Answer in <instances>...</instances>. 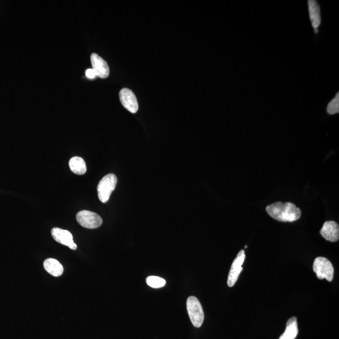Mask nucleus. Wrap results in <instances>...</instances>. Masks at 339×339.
<instances>
[{
	"label": "nucleus",
	"instance_id": "6",
	"mask_svg": "<svg viewBox=\"0 0 339 339\" xmlns=\"http://www.w3.org/2000/svg\"><path fill=\"white\" fill-rule=\"evenodd\" d=\"M246 258L245 251L241 250L237 254V257L234 260L231 265V268L228 276L227 284L229 287H232L236 284L239 279L242 270H243V264Z\"/></svg>",
	"mask_w": 339,
	"mask_h": 339
},
{
	"label": "nucleus",
	"instance_id": "17",
	"mask_svg": "<svg viewBox=\"0 0 339 339\" xmlns=\"http://www.w3.org/2000/svg\"><path fill=\"white\" fill-rule=\"evenodd\" d=\"M85 76L89 79H96L97 77L96 72H95L92 69H88L86 70V71H85Z\"/></svg>",
	"mask_w": 339,
	"mask_h": 339
},
{
	"label": "nucleus",
	"instance_id": "7",
	"mask_svg": "<svg viewBox=\"0 0 339 339\" xmlns=\"http://www.w3.org/2000/svg\"><path fill=\"white\" fill-rule=\"evenodd\" d=\"M52 236L55 241L61 245L67 246L72 250L77 249V245L74 243L73 236L69 230L55 227L52 229Z\"/></svg>",
	"mask_w": 339,
	"mask_h": 339
},
{
	"label": "nucleus",
	"instance_id": "14",
	"mask_svg": "<svg viewBox=\"0 0 339 339\" xmlns=\"http://www.w3.org/2000/svg\"><path fill=\"white\" fill-rule=\"evenodd\" d=\"M69 167L72 172L77 175H84L86 172V165L85 160L81 157H72L69 161Z\"/></svg>",
	"mask_w": 339,
	"mask_h": 339
},
{
	"label": "nucleus",
	"instance_id": "9",
	"mask_svg": "<svg viewBox=\"0 0 339 339\" xmlns=\"http://www.w3.org/2000/svg\"><path fill=\"white\" fill-rule=\"evenodd\" d=\"M92 69L96 72L97 77L101 79L107 78L110 75V67L108 63L98 54L93 53L90 56Z\"/></svg>",
	"mask_w": 339,
	"mask_h": 339
},
{
	"label": "nucleus",
	"instance_id": "4",
	"mask_svg": "<svg viewBox=\"0 0 339 339\" xmlns=\"http://www.w3.org/2000/svg\"><path fill=\"white\" fill-rule=\"evenodd\" d=\"M313 270L318 279H326L331 282L333 280L334 268L331 262L324 257H318L313 264Z\"/></svg>",
	"mask_w": 339,
	"mask_h": 339
},
{
	"label": "nucleus",
	"instance_id": "10",
	"mask_svg": "<svg viewBox=\"0 0 339 339\" xmlns=\"http://www.w3.org/2000/svg\"><path fill=\"white\" fill-rule=\"evenodd\" d=\"M320 234L327 241L336 242L339 239V227L335 221H327L320 230Z\"/></svg>",
	"mask_w": 339,
	"mask_h": 339
},
{
	"label": "nucleus",
	"instance_id": "12",
	"mask_svg": "<svg viewBox=\"0 0 339 339\" xmlns=\"http://www.w3.org/2000/svg\"><path fill=\"white\" fill-rule=\"evenodd\" d=\"M44 267L53 277H60L64 273V267L59 261L55 259L49 258L45 260Z\"/></svg>",
	"mask_w": 339,
	"mask_h": 339
},
{
	"label": "nucleus",
	"instance_id": "13",
	"mask_svg": "<svg viewBox=\"0 0 339 339\" xmlns=\"http://www.w3.org/2000/svg\"><path fill=\"white\" fill-rule=\"evenodd\" d=\"M298 333L297 318L293 316L287 321L286 329L279 339H295Z\"/></svg>",
	"mask_w": 339,
	"mask_h": 339
},
{
	"label": "nucleus",
	"instance_id": "11",
	"mask_svg": "<svg viewBox=\"0 0 339 339\" xmlns=\"http://www.w3.org/2000/svg\"><path fill=\"white\" fill-rule=\"evenodd\" d=\"M309 12L310 19L315 33H318V27L321 24L320 7L318 1L316 0H309L308 1Z\"/></svg>",
	"mask_w": 339,
	"mask_h": 339
},
{
	"label": "nucleus",
	"instance_id": "5",
	"mask_svg": "<svg viewBox=\"0 0 339 339\" xmlns=\"http://www.w3.org/2000/svg\"><path fill=\"white\" fill-rule=\"evenodd\" d=\"M76 219L79 225L87 229H96L103 224V219L98 214L85 210L79 212Z\"/></svg>",
	"mask_w": 339,
	"mask_h": 339
},
{
	"label": "nucleus",
	"instance_id": "16",
	"mask_svg": "<svg viewBox=\"0 0 339 339\" xmlns=\"http://www.w3.org/2000/svg\"><path fill=\"white\" fill-rule=\"evenodd\" d=\"M328 114L334 115L339 112V94H336V96L328 104L327 108Z\"/></svg>",
	"mask_w": 339,
	"mask_h": 339
},
{
	"label": "nucleus",
	"instance_id": "1",
	"mask_svg": "<svg viewBox=\"0 0 339 339\" xmlns=\"http://www.w3.org/2000/svg\"><path fill=\"white\" fill-rule=\"evenodd\" d=\"M266 210L271 218L280 222H294L298 220L302 215L300 208L291 202H275L266 207Z\"/></svg>",
	"mask_w": 339,
	"mask_h": 339
},
{
	"label": "nucleus",
	"instance_id": "8",
	"mask_svg": "<svg viewBox=\"0 0 339 339\" xmlns=\"http://www.w3.org/2000/svg\"><path fill=\"white\" fill-rule=\"evenodd\" d=\"M119 99H120L122 105L132 113H136L139 110V103L137 97H136L132 90L124 88L119 92Z\"/></svg>",
	"mask_w": 339,
	"mask_h": 339
},
{
	"label": "nucleus",
	"instance_id": "15",
	"mask_svg": "<svg viewBox=\"0 0 339 339\" xmlns=\"http://www.w3.org/2000/svg\"><path fill=\"white\" fill-rule=\"evenodd\" d=\"M146 282L148 286L153 288H162L166 284V280L156 276H150L146 278Z\"/></svg>",
	"mask_w": 339,
	"mask_h": 339
},
{
	"label": "nucleus",
	"instance_id": "3",
	"mask_svg": "<svg viewBox=\"0 0 339 339\" xmlns=\"http://www.w3.org/2000/svg\"><path fill=\"white\" fill-rule=\"evenodd\" d=\"M117 179L114 174H108L102 178L98 186V198L101 202L109 200L112 192L116 188Z\"/></svg>",
	"mask_w": 339,
	"mask_h": 339
},
{
	"label": "nucleus",
	"instance_id": "2",
	"mask_svg": "<svg viewBox=\"0 0 339 339\" xmlns=\"http://www.w3.org/2000/svg\"><path fill=\"white\" fill-rule=\"evenodd\" d=\"M187 310L192 324L197 328L202 326L204 320V313L199 300L191 296L187 300Z\"/></svg>",
	"mask_w": 339,
	"mask_h": 339
}]
</instances>
